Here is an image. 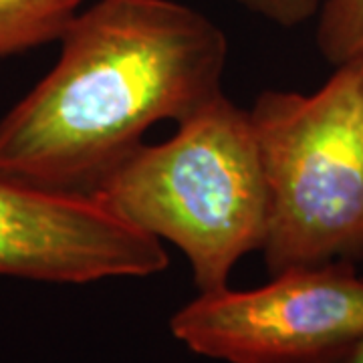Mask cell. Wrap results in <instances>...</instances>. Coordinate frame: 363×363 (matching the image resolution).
Listing matches in <instances>:
<instances>
[{
    "label": "cell",
    "instance_id": "1",
    "mask_svg": "<svg viewBox=\"0 0 363 363\" xmlns=\"http://www.w3.org/2000/svg\"><path fill=\"white\" fill-rule=\"evenodd\" d=\"M61 57L0 119V178L97 196L160 121L222 95L228 40L174 0H97L67 26Z\"/></svg>",
    "mask_w": 363,
    "mask_h": 363
},
{
    "label": "cell",
    "instance_id": "5",
    "mask_svg": "<svg viewBox=\"0 0 363 363\" xmlns=\"http://www.w3.org/2000/svg\"><path fill=\"white\" fill-rule=\"evenodd\" d=\"M162 240L99 196L63 194L0 178V274L85 285L166 271Z\"/></svg>",
    "mask_w": 363,
    "mask_h": 363
},
{
    "label": "cell",
    "instance_id": "7",
    "mask_svg": "<svg viewBox=\"0 0 363 363\" xmlns=\"http://www.w3.org/2000/svg\"><path fill=\"white\" fill-rule=\"evenodd\" d=\"M317 49L331 65L363 59V0H323Z\"/></svg>",
    "mask_w": 363,
    "mask_h": 363
},
{
    "label": "cell",
    "instance_id": "9",
    "mask_svg": "<svg viewBox=\"0 0 363 363\" xmlns=\"http://www.w3.org/2000/svg\"><path fill=\"white\" fill-rule=\"evenodd\" d=\"M331 363H363V339L355 345H351L350 350L341 353L337 359H333Z\"/></svg>",
    "mask_w": 363,
    "mask_h": 363
},
{
    "label": "cell",
    "instance_id": "4",
    "mask_svg": "<svg viewBox=\"0 0 363 363\" xmlns=\"http://www.w3.org/2000/svg\"><path fill=\"white\" fill-rule=\"evenodd\" d=\"M190 351L226 363H331L363 339V279L335 260L250 291L200 293L169 319Z\"/></svg>",
    "mask_w": 363,
    "mask_h": 363
},
{
    "label": "cell",
    "instance_id": "6",
    "mask_svg": "<svg viewBox=\"0 0 363 363\" xmlns=\"http://www.w3.org/2000/svg\"><path fill=\"white\" fill-rule=\"evenodd\" d=\"M85 0H0V59L61 40Z\"/></svg>",
    "mask_w": 363,
    "mask_h": 363
},
{
    "label": "cell",
    "instance_id": "2",
    "mask_svg": "<svg viewBox=\"0 0 363 363\" xmlns=\"http://www.w3.org/2000/svg\"><path fill=\"white\" fill-rule=\"evenodd\" d=\"M97 196L135 228L180 248L198 293L228 286L234 264L262 250L269 228L250 111L222 93L169 140L140 145Z\"/></svg>",
    "mask_w": 363,
    "mask_h": 363
},
{
    "label": "cell",
    "instance_id": "3",
    "mask_svg": "<svg viewBox=\"0 0 363 363\" xmlns=\"http://www.w3.org/2000/svg\"><path fill=\"white\" fill-rule=\"evenodd\" d=\"M250 111L269 186V274L363 260V59L315 93L262 91Z\"/></svg>",
    "mask_w": 363,
    "mask_h": 363
},
{
    "label": "cell",
    "instance_id": "8",
    "mask_svg": "<svg viewBox=\"0 0 363 363\" xmlns=\"http://www.w3.org/2000/svg\"><path fill=\"white\" fill-rule=\"evenodd\" d=\"M272 25L293 28L319 13L323 0H234Z\"/></svg>",
    "mask_w": 363,
    "mask_h": 363
}]
</instances>
